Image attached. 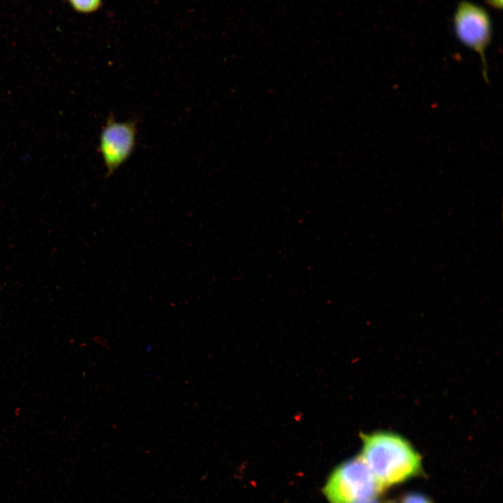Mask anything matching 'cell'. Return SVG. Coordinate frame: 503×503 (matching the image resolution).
Here are the masks:
<instances>
[{"instance_id": "7a4b0ae2", "label": "cell", "mask_w": 503, "mask_h": 503, "mask_svg": "<svg viewBox=\"0 0 503 503\" xmlns=\"http://www.w3.org/2000/svg\"><path fill=\"white\" fill-rule=\"evenodd\" d=\"M384 490L358 456L336 467L325 485L324 494L330 503H356L375 498Z\"/></svg>"}, {"instance_id": "52a82bcc", "label": "cell", "mask_w": 503, "mask_h": 503, "mask_svg": "<svg viewBox=\"0 0 503 503\" xmlns=\"http://www.w3.org/2000/svg\"><path fill=\"white\" fill-rule=\"evenodd\" d=\"M487 3L495 9H502V0H486Z\"/></svg>"}, {"instance_id": "277c9868", "label": "cell", "mask_w": 503, "mask_h": 503, "mask_svg": "<svg viewBox=\"0 0 503 503\" xmlns=\"http://www.w3.org/2000/svg\"><path fill=\"white\" fill-rule=\"evenodd\" d=\"M136 119L117 122L113 114H109L101 130L99 144V151L107 170V178L131 156L136 147Z\"/></svg>"}, {"instance_id": "ba28073f", "label": "cell", "mask_w": 503, "mask_h": 503, "mask_svg": "<svg viewBox=\"0 0 503 503\" xmlns=\"http://www.w3.org/2000/svg\"><path fill=\"white\" fill-rule=\"evenodd\" d=\"M356 503H380V502L375 498H373V499H370V500L358 502Z\"/></svg>"}, {"instance_id": "6da1fadb", "label": "cell", "mask_w": 503, "mask_h": 503, "mask_svg": "<svg viewBox=\"0 0 503 503\" xmlns=\"http://www.w3.org/2000/svg\"><path fill=\"white\" fill-rule=\"evenodd\" d=\"M360 457L379 484L385 488L402 483L421 470V458L402 436L388 431L360 435Z\"/></svg>"}, {"instance_id": "9c48e42d", "label": "cell", "mask_w": 503, "mask_h": 503, "mask_svg": "<svg viewBox=\"0 0 503 503\" xmlns=\"http://www.w3.org/2000/svg\"><path fill=\"white\" fill-rule=\"evenodd\" d=\"M389 503H395V502H389Z\"/></svg>"}, {"instance_id": "5b68a950", "label": "cell", "mask_w": 503, "mask_h": 503, "mask_svg": "<svg viewBox=\"0 0 503 503\" xmlns=\"http://www.w3.org/2000/svg\"><path fill=\"white\" fill-rule=\"evenodd\" d=\"M71 8L80 14H92L98 11L103 0H66Z\"/></svg>"}, {"instance_id": "3957f363", "label": "cell", "mask_w": 503, "mask_h": 503, "mask_svg": "<svg viewBox=\"0 0 503 503\" xmlns=\"http://www.w3.org/2000/svg\"><path fill=\"white\" fill-rule=\"evenodd\" d=\"M453 30L458 41L476 52L482 64V74L488 82L486 50L490 45L493 24L488 13L481 6L467 1H460L453 15Z\"/></svg>"}, {"instance_id": "8992f818", "label": "cell", "mask_w": 503, "mask_h": 503, "mask_svg": "<svg viewBox=\"0 0 503 503\" xmlns=\"http://www.w3.org/2000/svg\"><path fill=\"white\" fill-rule=\"evenodd\" d=\"M402 503H432L430 499L425 495L418 493H411L405 495Z\"/></svg>"}]
</instances>
